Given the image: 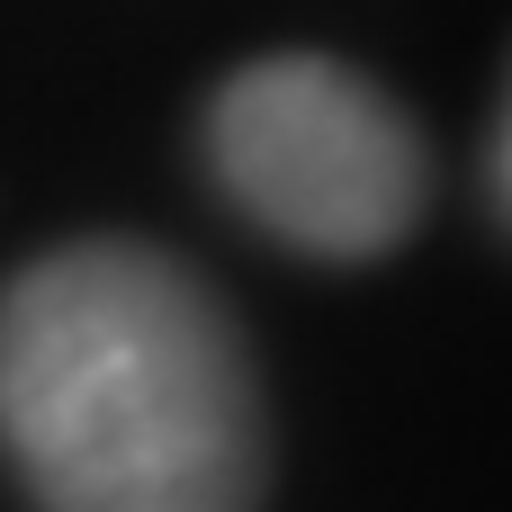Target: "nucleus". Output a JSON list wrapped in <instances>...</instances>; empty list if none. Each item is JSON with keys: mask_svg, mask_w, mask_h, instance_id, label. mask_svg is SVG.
I'll return each instance as SVG.
<instances>
[{"mask_svg": "<svg viewBox=\"0 0 512 512\" xmlns=\"http://www.w3.org/2000/svg\"><path fill=\"white\" fill-rule=\"evenodd\" d=\"M495 189H504V216H512V108H504V144H495Z\"/></svg>", "mask_w": 512, "mask_h": 512, "instance_id": "nucleus-3", "label": "nucleus"}, {"mask_svg": "<svg viewBox=\"0 0 512 512\" xmlns=\"http://www.w3.org/2000/svg\"><path fill=\"white\" fill-rule=\"evenodd\" d=\"M207 171L261 234L315 261H369L423 216V135L378 81L324 54L234 72L207 108Z\"/></svg>", "mask_w": 512, "mask_h": 512, "instance_id": "nucleus-2", "label": "nucleus"}, {"mask_svg": "<svg viewBox=\"0 0 512 512\" xmlns=\"http://www.w3.org/2000/svg\"><path fill=\"white\" fill-rule=\"evenodd\" d=\"M0 450L45 512H252L270 477L243 333L144 243H72L0 288Z\"/></svg>", "mask_w": 512, "mask_h": 512, "instance_id": "nucleus-1", "label": "nucleus"}]
</instances>
